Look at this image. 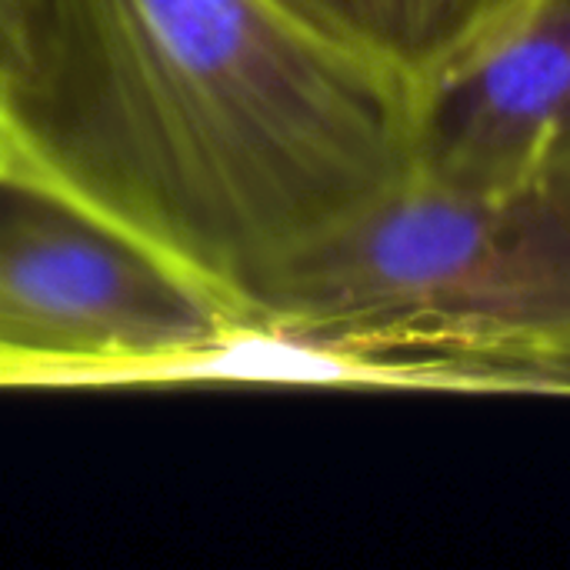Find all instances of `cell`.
<instances>
[{
    "instance_id": "cell-1",
    "label": "cell",
    "mask_w": 570,
    "mask_h": 570,
    "mask_svg": "<svg viewBox=\"0 0 570 570\" xmlns=\"http://www.w3.org/2000/svg\"><path fill=\"white\" fill-rule=\"evenodd\" d=\"M0 170L257 327L311 254L417 180V97L271 0H20Z\"/></svg>"
},
{
    "instance_id": "cell-2",
    "label": "cell",
    "mask_w": 570,
    "mask_h": 570,
    "mask_svg": "<svg viewBox=\"0 0 570 570\" xmlns=\"http://www.w3.org/2000/svg\"><path fill=\"white\" fill-rule=\"evenodd\" d=\"M257 327L570 371V174L494 194L417 177L311 254Z\"/></svg>"
},
{
    "instance_id": "cell-3",
    "label": "cell",
    "mask_w": 570,
    "mask_h": 570,
    "mask_svg": "<svg viewBox=\"0 0 570 570\" xmlns=\"http://www.w3.org/2000/svg\"><path fill=\"white\" fill-rule=\"evenodd\" d=\"M230 334L147 250L0 170V384L214 381Z\"/></svg>"
},
{
    "instance_id": "cell-4",
    "label": "cell",
    "mask_w": 570,
    "mask_h": 570,
    "mask_svg": "<svg viewBox=\"0 0 570 570\" xmlns=\"http://www.w3.org/2000/svg\"><path fill=\"white\" fill-rule=\"evenodd\" d=\"M570 174V0H534L417 97V177L514 190Z\"/></svg>"
},
{
    "instance_id": "cell-5",
    "label": "cell",
    "mask_w": 570,
    "mask_h": 570,
    "mask_svg": "<svg viewBox=\"0 0 570 570\" xmlns=\"http://www.w3.org/2000/svg\"><path fill=\"white\" fill-rule=\"evenodd\" d=\"M307 33L401 83L414 97L441 83L534 0H271Z\"/></svg>"
},
{
    "instance_id": "cell-6",
    "label": "cell",
    "mask_w": 570,
    "mask_h": 570,
    "mask_svg": "<svg viewBox=\"0 0 570 570\" xmlns=\"http://www.w3.org/2000/svg\"><path fill=\"white\" fill-rule=\"evenodd\" d=\"M17 50H20V0H0V107L10 77L17 70Z\"/></svg>"
}]
</instances>
